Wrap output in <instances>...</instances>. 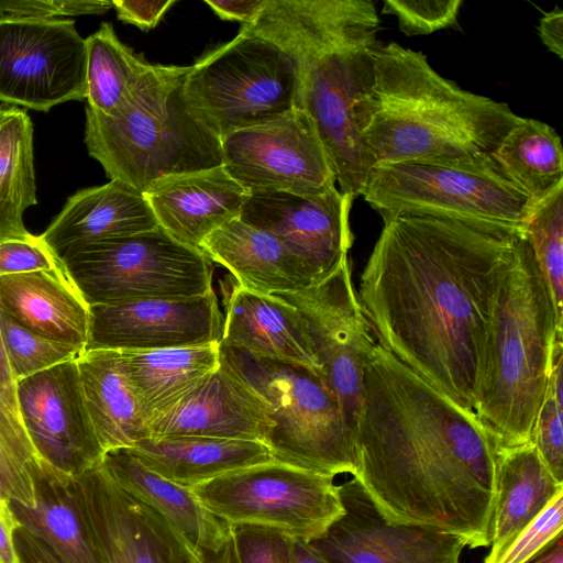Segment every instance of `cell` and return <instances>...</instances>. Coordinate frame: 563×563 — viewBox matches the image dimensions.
<instances>
[{
  "mask_svg": "<svg viewBox=\"0 0 563 563\" xmlns=\"http://www.w3.org/2000/svg\"><path fill=\"white\" fill-rule=\"evenodd\" d=\"M76 361L85 405L103 452L132 448L150 438L147 421L123 372L119 352L85 351Z\"/></svg>",
  "mask_w": 563,
  "mask_h": 563,
  "instance_id": "f1b7e54d",
  "label": "cell"
},
{
  "mask_svg": "<svg viewBox=\"0 0 563 563\" xmlns=\"http://www.w3.org/2000/svg\"><path fill=\"white\" fill-rule=\"evenodd\" d=\"M290 563H327V561L309 543L292 539Z\"/></svg>",
  "mask_w": 563,
  "mask_h": 563,
  "instance_id": "f907efd6",
  "label": "cell"
},
{
  "mask_svg": "<svg viewBox=\"0 0 563 563\" xmlns=\"http://www.w3.org/2000/svg\"><path fill=\"white\" fill-rule=\"evenodd\" d=\"M290 56L262 36L242 32L190 66L184 97L194 117L220 140L297 107Z\"/></svg>",
  "mask_w": 563,
  "mask_h": 563,
  "instance_id": "9c48e42d",
  "label": "cell"
},
{
  "mask_svg": "<svg viewBox=\"0 0 563 563\" xmlns=\"http://www.w3.org/2000/svg\"><path fill=\"white\" fill-rule=\"evenodd\" d=\"M111 2L120 21L133 24L142 31H148L157 25L176 0H113Z\"/></svg>",
  "mask_w": 563,
  "mask_h": 563,
  "instance_id": "ee69618b",
  "label": "cell"
},
{
  "mask_svg": "<svg viewBox=\"0 0 563 563\" xmlns=\"http://www.w3.org/2000/svg\"><path fill=\"white\" fill-rule=\"evenodd\" d=\"M200 250L242 287L263 294L303 290L319 283L316 271L283 241L234 219L210 233Z\"/></svg>",
  "mask_w": 563,
  "mask_h": 563,
  "instance_id": "603a6c76",
  "label": "cell"
},
{
  "mask_svg": "<svg viewBox=\"0 0 563 563\" xmlns=\"http://www.w3.org/2000/svg\"><path fill=\"white\" fill-rule=\"evenodd\" d=\"M34 486V508L9 503L20 527L40 538L60 563H102L81 517L74 477L42 462Z\"/></svg>",
  "mask_w": 563,
  "mask_h": 563,
  "instance_id": "f546056e",
  "label": "cell"
},
{
  "mask_svg": "<svg viewBox=\"0 0 563 563\" xmlns=\"http://www.w3.org/2000/svg\"><path fill=\"white\" fill-rule=\"evenodd\" d=\"M37 203L33 124L24 109L0 106V241L32 234L23 212Z\"/></svg>",
  "mask_w": 563,
  "mask_h": 563,
  "instance_id": "1f68e13d",
  "label": "cell"
},
{
  "mask_svg": "<svg viewBox=\"0 0 563 563\" xmlns=\"http://www.w3.org/2000/svg\"><path fill=\"white\" fill-rule=\"evenodd\" d=\"M353 200L336 187L317 196L253 191L249 192L239 219L278 238L322 280L347 261L353 244Z\"/></svg>",
  "mask_w": 563,
  "mask_h": 563,
  "instance_id": "d6986e66",
  "label": "cell"
},
{
  "mask_svg": "<svg viewBox=\"0 0 563 563\" xmlns=\"http://www.w3.org/2000/svg\"><path fill=\"white\" fill-rule=\"evenodd\" d=\"M379 18L371 0H266L240 31L269 40L297 70V107L311 118L339 190L362 196L375 162L362 131L375 79Z\"/></svg>",
  "mask_w": 563,
  "mask_h": 563,
  "instance_id": "3957f363",
  "label": "cell"
},
{
  "mask_svg": "<svg viewBox=\"0 0 563 563\" xmlns=\"http://www.w3.org/2000/svg\"><path fill=\"white\" fill-rule=\"evenodd\" d=\"M562 528L563 492L559 493L492 563H527L562 536Z\"/></svg>",
  "mask_w": 563,
  "mask_h": 563,
  "instance_id": "ab89813d",
  "label": "cell"
},
{
  "mask_svg": "<svg viewBox=\"0 0 563 563\" xmlns=\"http://www.w3.org/2000/svg\"><path fill=\"white\" fill-rule=\"evenodd\" d=\"M19 527L10 505L0 503V563H21L14 543Z\"/></svg>",
  "mask_w": 563,
  "mask_h": 563,
  "instance_id": "c3c4849f",
  "label": "cell"
},
{
  "mask_svg": "<svg viewBox=\"0 0 563 563\" xmlns=\"http://www.w3.org/2000/svg\"><path fill=\"white\" fill-rule=\"evenodd\" d=\"M4 352L15 380L75 360L81 353L73 346L44 338L0 310Z\"/></svg>",
  "mask_w": 563,
  "mask_h": 563,
  "instance_id": "74e56055",
  "label": "cell"
},
{
  "mask_svg": "<svg viewBox=\"0 0 563 563\" xmlns=\"http://www.w3.org/2000/svg\"><path fill=\"white\" fill-rule=\"evenodd\" d=\"M224 327L220 343L254 355L299 364L323 378L298 309L277 296L238 283L223 290ZM325 382V380H324Z\"/></svg>",
  "mask_w": 563,
  "mask_h": 563,
  "instance_id": "7402d4cb",
  "label": "cell"
},
{
  "mask_svg": "<svg viewBox=\"0 0 563 563\" xmlns=\"http://www.w3.org/2000/svg\"><path fill=\"white\" fill-rule=\"evenodd\" d=\"M383 220L430 217L522 231L532 199L496 166L376 165L362 194Z\"/></svg>",
  "mask_w": 563,
  "mask_h": 563,
  "instance_id": "ba28073f",
  "label": "cell"
},
{
  "mask_svg": "<svg viewBox=\"0 0 563 563\" xmlns=\"http://www.w3.org/2000/svg\"><path fill=\"white\" fill-rule=\"evenodd\" d=\"M235 563H290L291 538L276 530L230 526Z\"/></svg>",
  "mask_w": 563,
  "mask_h": 563,
  "instance_id": "60d3db41",
  "label": "cell"
},
{
  "mask_svg": "<svg viewBox=\"0 0 563 563\" xmlns=\"http://www.w3.org/2000/svg\"><path fill=\"white\" fill-rule=\"evenodd\" d=\"M143 195L161 228L201 251L210 233L240 218L249 191L221 165L162 177Z\"/></svg>",
  "mask_w": 563,
  "mask_h": 563,
  "instance_id": "44dd1931",
  "label": "cell"
},
{
  "mask_svg": "<svg viewBox=\"0 0 563 563\" xmlns=\"http://www.w3.org/2000/svg\"><path fill=\"white\" fill-rule=\"evenodd\" d=\"M111 8H113L112 2L107 0L0 1V13L35 19L101 14L109 11Z\"/></svg>",
  "mask_w": 563,
  "mask_h": 563,
  "instance_id": "7bdbcfd3",
  "label": "cell"
},
{
  "mask_svg": "<svg viewBox=\"0 0 563 563\" xmlns=\"http://www.w3.org/2000/svg\"><path fill=\"white\" fill-rule=\"evenodd\" d=\"M129 449L145 467L187 488L274 461L271 450L261 441L201 435L146 438Z\"/></svg>",
  "mask_w": 563,
  "mask_h": 563,
  "instance_id": "4316f807",
  "label": "cell"
},
{
  "mask_svg": "<svg viewBox=\"0 0 563 563\" xmlns=\"http://www.w3.org/2000/svg\"><path fill=\"white\" fill-rule=\"evenodd\" d=\"M462 3V0H385L382 12L395 15L404 34L428 35L456 25Z\"/></svg>",
  "mask_w": 563,
  "mask_h": 563,
  "instance_id": "f35d334b",
  "label": "cell"
},
{
  "mask_svg": "<svg viewBox=\"0 0 563 563\" xmlns=\"http://www.w3.org/2000/svg\"><path fill=\"white\" fill-rule=\"evenodd\" d=\"M86 49L87 107L115 117L151 65L119 40L109 22L86 38Z\"/></svg>",
  "mask_w": 563,
  "mask_h": 563,
  "instance_id": "836d02e7",
  "label": "cell"
},
{
  "mask_svg": "<svg viewBox=\"0 0 563 563\" xmlns=\"http://www.w3.org/2000/svg\"><path fill=\"white\" fill-rule=\"evenodd\" d=\"M276 295L300 312L323 379L355 432L364 369L377 342L361 306L349 261L309 288Z\"/></svg>",
  "mask_w": 563,
  "mask_h": 563,
  "instance_id": "4fadbf2b",
  "label": "cell"
},
{
  "mask_svg": "<svg viewBox=\"0 0 563 563\" xmlns=\"http://www.w3.org/2000/svg\"><path fill=\"white\" fill-rule=\"evenodd\" d=\"M558 482L531 442L498 450L496 497L489 526L492 563L559 494Z\"/></svg>",
  "mask_w": 563,
  "mask_h": 563,
  "instance_id": "83f0119b",
  "label": "cell"
},
{
  "mask_svg": "<svg viewBox=\"0 0 563 563\" xmlns=\"http://www.w3.org/2000/svg\"><path fill=\"white\" fill-rule=\"evenodd\" d=\"M538 33L547 48L563 58V12L559 7L542 15Z\"/></svg>",
  "mask_w": 563,
  "mask_h": 563,
  "instance_id": "7dc6e473",
  "label": "cell"
},
{
  "mask_svg": "<svg viewBox=\"0 0 563 563\" xmlns=\"http://www.w3.org/2000/svg\"><path fill=\"white\" fill-rule=\"evenodd\" d=\"M158 227L144 195L113 179L69 197L40 235L58 258L90 243Z\"/></svg>",
  "mask_w": 563,
  "mask_h": 563,
  "instance_id": "cb8c5ba5",
  "label": "cell"
},
{
  "mask_svg": "<svg viewBox=\"0 0 563 563\" xmlns=\"http://www.w3.org/2000/svg\"><path fill=\"white\" fill-rule=\"evenodd\" d=\"M522 231L384 220L357 291L378 345L475 415L489 327Z\"/></svg>",
  "mask_w": 563,
  "mask_h": 563,
  "instance_id": "6da1fadb",
  "label": "cell"
},
{
  "mask_svg": "<svg viewBox=\"0 0 563 563\" xmlns=\"http://www.w3.org/2000/svg\"><path fill=\"white\" fill-rule=\"evenodd\" d=\"M527 563H563V538L558 537Z\"/></svg>",
  "mask_w": 563,
  "mask_h": 563,
  "instance_id": "816d5d0a",
  "label": "cell"
},
{
  "mask_svg": "<svg viewBox=\"0 0 563 563\" xmlns=\"http://www.w3.org/2000/svg\"><path fill=\"white\" fill-rule=\"evenodd\" d=\"M266 0H205L222 20L251 23L263 9Z\"/></svg>",
  "mask_w": 563,
  "mask_h": 563,
  "instance_id": "f6af8a7d",
  "label": "cell"
},
{
  "mask_svg": "<svg viewBox=\"0 0 563 563\" xmlns=\"http://www.w3.org/2000/svg\"><path fill=\"white\" fill-rule=\"evenodd\" d=\"M74 486L102 563H207L165 518L119 487L100 464L74 477Z\"/></svg>",
  "mask_w": 563,
  "mask_h": 563,
  "instance_id": "9a60e30c",
  "label": "cell"
},
{
  "mask_svg": "<svg viewBox=\"0 0 563 563\" xmlns=\"http://www.w3.org/2000/svg\"><path fill=\"white\" fill-rule=\"evenodd\" d=\"M522 233L548 286L563 328V184L534 202Z\"/></svg>",
  "mask_w": 563,
  "mask_h": 563,
  "instance_id": "e575fe53",
  "label": "cell"
},
{
  "mask_svg": "<svg viewBox=\"0 0 563 563\" xmlns=\"http://www.w3.org/2000/svg\"><path fill=\"white\" fill-rule=\"evenodd\" d=\"M41 465L20 418L0 398V503L34 508V476Z\"/></svg>",
  "mask_w": 563,
  "mask_h": 563,
  "instance_id": "d590c367",
  "label": "cell"
},
{
  "mask_svg": "<svg viewBox=\"0 0 563 563\" xmlns=\"http://www.w3.org/2000/svg\"><path fill=\"white\" fill-rule=\"evenodd\" d=\"M15 384L16 380L7 360L0 330V398L19 417L15 397Z\"/></svg>",
  "mask_w": 563,
  "mask_h": 563,
  "instance_id": "681fc988",
  "label": "cell"
},
{
  "mask_svg": "<svg viewBox=\"0 0 563 563\" xmlns=\"http://www.w3.org/2000/svg\"><path fill=\"white\" fill-rule=\"evenodd\" d=\"M60 266L58 258L40 235L0 241V276L49 271Z\"/></svg>",
  "mask_w": 563,
  "mask_h": 563,
  "instance_id": "b9f144b4",
  "label": "cell"
},
{
  "mask_svg": "<svg viewBox=\"0 0 563 563\" xmlns=\"http://www.w3.org/2000/svg\"><path fill=\"white\" fill-rule=\"evenodd\" d=\"M374 65L362 136L375 166H496L492 155L521 120L507 103L462 89L395 42L376 45Z\"/></svg>",
  "mask_w": 563,
  "mask_h": 563,
  "instance_id": "277c9868",
  "label": "cell"
},
{
  "mask_svg": "<svg viewBox=\"0 0 563 563\" xmlns=\"http://www.w3.org/2000/svg\"><path fill=\"white\" fill-rule=\"evenodd\" d=\"M86 40L71 19L0 15V101L47 112L86 99Z\"/></svg>",
  "mask_w": 563,
  "mask_h": 563,
  "instance_id": "7c38bea8",
  "label": "cell"
},
{
  "mask_svg": "<svg viewBox=\"0 0 563 563\" xmlns=\"http://www.w3.org/2000/svg\"><path fill=\"white\" fill-rule=\"evenodd\" d=\"M223 167L249 192L323 195L335 188V174L308 113L295 107L265 123L221 140Z\"/></svg>",
  "mask_w": 563,
  "mask_h": 563,
  "instance_id": "5bb4252c",
  "label": "cell"
},
{
  "mask_svg": "<svg viewBox=\"0 0 563 563\" xmlns=\"http://www.w3.org/2000/svg\"><path fill=\"white\" fill-rule=\"evenodd\" d=\"M224 314L213 289L201 296L89 306L85 351H148L220 344Z\"/></svg>",
  "mask_w": 563,
  "mask_h": 563,
  "instance_id": "ac0fdd59",
  "label": "cell"
},
{
  "mask_svg": "<svg viewBox=\"0 0 563 563\" xmlns=\"http://www.w3.org/2000/svg\"><path fill=\"white\" fill-rule=\"evenodd\" d=\"M333 478L274 460L190 489L229 526L267 528L310 543L344 514Z\"/></svg>",
  "mask_w": 563,
  "mask_h": 563,
  "instance_id": "8fae6325",
  "label": "cell"
},
{
  "mask_svg": "<svg viewBox=\"0 0 563 563\" xmlns=\"http://www.w3.org/2000/svg\"><path fill=\"white\" fill-rule=\"evenodd\" d=\"M118 352L147 427L220 362L219 344Z\"/></svg>",
  "mask_w": 563,
  "mask_h": 563,
  "instance_id": "4dcf8cb0",
  "label": "cell"
},
{
  "mask_svg": "<svg viewBox=\"0 0 563 563\" xmlns=\"http://www.w3.org/2000/svg\"><path fill=\"white\" fill-rule=\"evenodd\" d=\"M492 157L499 172L533 202L563 184L561 139L542 121L521 117Z\"/></svg>",
  "mask_w": 563,
  "mask_h": 563,
  "instance_id": "d6a6232c",
  "label": "cell"
},
{
  "mask_svg": "<svg viewBox=\"0 0 563 563\" xmlns=\"http://www.w3.org/2000/svg\"><path fill=\"white\" fill-rule=\"evenodd\" d=\"M59 262L88 306L189 298L212 289V262L159 225L90 243Z\"/></svg>",
  "mask_w": 563,
  "mask_h": 563,
  "instance_id": "30bf717a",
  "label": "cell"
},
{
  "mask_svg": "<svg viewBox=\"0 0 563 563\" xmlns=\"http://www.w3.org/2000/svg\"><path fill=\"white\" fill-rule=\"evenodd\" d=\"M354 435L353 476L385 519L489 547L499 449L474 413L378 343Z\"/></svg>",
  "mask_w": 563,
  "mask_h": 563,
  "instance_id": "7a4b0ae2",
  "label": "cell"
},
{
  "mask_svg": "<svg viewBox=\"0 0 563 563\" xmlns=\"http://www.w3.org/2000/svg\"><path fill=\"white\" fill-rule=\"evenodd\" d=\"M100 465L119 487L158 512L207 560L230 541L231 527L205 508L190 488L152 472L129 448L106 451Z\"/></svg>",
  "mask_w": 563,
  "mask_h": 563,
  "instance_id": "d4e9b609",
  "label": "cell"
},
{
  "mask_svg": "<svg viewBox=\"0 0 563 563\" xmlns=\"http://www.w3.org/2000/svg\"><path fill=\"white\" fill-rule=\"evenodd\" d=\"M339 493L344 514L309 543L327 563H460L461 538L389 522L354 477Z\"/></svg>",
  "mask_w": 563,
  "mask_h": 563,
  "instance_id": "e0dca14e",
  "label": "cell"
},
{
  "mask_svg": "<svg viewBox=\"0 0 563 563\" xmlns=\"http://www.w3.org/2000/svg\"><path fill=\"white\" fill-rule=\"evenodd\" d=\"M14 543L21 563H60L40 538L22 527L14 532Z\"/></svg>",
  "mask_w": 563,
  "mask_h": 563,
  "instance_id": "bcb514c9",
  "label": "cell"
},
{
  "mask_svg": "<svg viewBox=\"0 0 563 563\" xmlns=\"http://www.w3.org/2000/svg\"><path fill=\"white\" fill-rule=\"evenodd\" d=\"M190 66L151 65L115 117L86 107L85 144L110 180L144 194L155 180L221 166V140L189 110Z\"/></svg>",
  "mask_w": 563,
  "mask_h": 563,
  "instance_id": "8992f818",
  "label": "cell"
},
{
  "mask_svg": "<svg viewBox=\"0 0 563 563\" xmlns=\"http://www.w3.org/2000/svg\"><path fill=\"white\" fill-rule=\"evenodd\" d=\"M273 426L266 401L220 360L191 390L148 422V432L152 439L201 435L265 443Z\"/></svg>",
  "mask_w": 563,
  "mask_h": 563,
  "instance_id": "ffe728a7",
  "label": "cell"
},
{
  "mask_svg": "<svg viewBox=\"0 0 563 563\" xmlns=\"http://www.w3.org/2000/svg\"><path fill=\"white\" fill-rule=\"evenodd\" d=\"M0 310L44 338L86 350L89 306L62 266L0 276Z\"/></svg>",
  "mask_w": 563,
  "mask_h": 563,
  "instance_id": "484cf974",
  "label": "cell"
},
{
  "mask_svg": "<svg viewBox=\"0 0 563 563\" xmlns=\"http://www.w3.org/2000/svg\"><path fill=\"white\" fill-rule=\"evenodd\" d=\"M563 334L555 339L547 393L539 408L530 442L553 475L563 483Z\"/></svg>",
  "mask_w": 563,
  "mask_h": 563,
  "instance_id": "8d00e7d4",
  "label": "cell"
},
{
  "mask_svg": "<svg viewBox=\"0 0 563 563\" xmlns=\"http://www.w3.org/2000/svg\"><path fill=\"white\" fill-rule=\"evenodd\" d=\"M76 360L15 384L19 418L37 456L68 477L100 464L104 453L85 405Z\"/></svg>",
  "mask_w": 563,
  "mask_h": 563,
  "instance_id": "2e32d148",
  "label": "cell"
},
{
  "mask_svg": "<svg viewBox=\"0 0 563 563\" xmlns=\"http://www.w3.org/2000/svg\"><path fill=\"white\" fill-rule=\"evenodd\" d=\"M559 334L563 328L521 232L498 291L475 410L498 449L530 442Z\"/></svg>",
  "mask_w": 563,
  "mask_h": 563,
  "instance_id": "5b68a950",
  "label": "cell"
},
{
  "mask_svg": "<svg viewBox=\"0 0 563 563\" xmlns=\"http://www.w3.org/2000/svg\"><path fill=\"white\" fill-rule=\"evenodd\" d=\"M207 563H235L231 541L216 556L208 559Z\"/></svg>",
  "mask_w": 563,
  "mask_h": 563,
  "instance_id": "f5cc1de1",
  "label": "cell"
},
{
  "mask_svg": "<svg viewBox=\"0 0 563 563\" xmlns=\"http://www.w3.org/2000/svg\"><path fill=\"white\" fill-rule=\"evenodd\" d=\"M219 356L268 405L274 426L265 444L274 460L333 477L355 474L354 431L321 376L223 343Z\"/></svg>",
  "mask_w": 563,
  "mask_h": 563,
  "instance_id": "52a82bcc",
  "label": "cell"
}]
</instances>
